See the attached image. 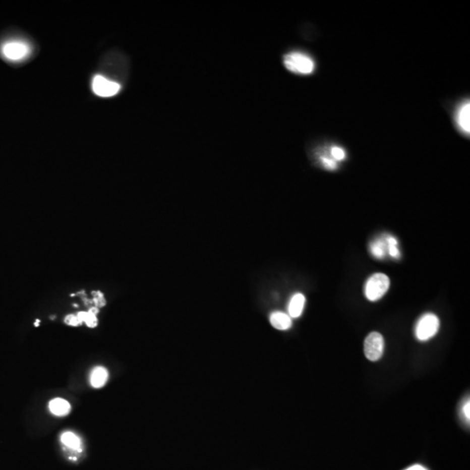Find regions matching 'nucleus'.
<instances>
[{
    "label": "nucleus",
    "instance_id": "17",
    "mask_svg": "<svg viewBox=\"0 0 470 470\" xmlns=\"http://www.w3.org/2000/svg\"><path fill=\"white\" fill-rule=\"evenodd\" d=\"M331 155L334 158V160H343L346 157V153L339 146H333L331 148Z\"/></svg>",
    "mask_w": 470,
    "mask_h": 470
},
{
    "label": "nucleus",
    "instance_id": "7",
    "mask_svg": "<svg viewBox=\"0 0 470 470\" xmlns=\"http://www.w3.org/2000/svg\"><path fill=\"white\" fill-rule=\"evenodd\" d=\"M270 322L273 327L279 330H287L292 327V319L282 312H273L270 315Z\"/></svg>",
    "mask_w": 470,
    "mask_h": 470
},
{
    "label": "nucleus",
    "instance_id": "13",
    "mask_svg": "<svg viewBox=\"0 0 470 470\" xmlns=\"http://www.w3.org/2000/svg\"><path fill=\"white\" fill-rule=\"evenodd\" d=\"M61 440L62 443L66 445L67 448H72V449H80V439L74 433H64L63 435H61Z\"/></svg>",
    "mask_w": 470,
    "mask_h": 470
},
{
    "label": "nucleus",
    "instance_id": "12",
    "mask_svg": "<svg viewBox=\"0 0 470 470\" xmlns=\"http://www.w3.org/2000/svg\"><path fill=\"white\" fill-rule=\"evenodd\" d=\"M99 313V308L92 307L87 312H80L77 316L81 322H85L89 327H95L98 325L97 315Z\"/></svg>",
    "mask_w": 470,
    "mask_h": 470
},
{
    "label": "nucleus",
    "instance_id": "16",
    "mask_svg": "<svg viewBox=\"0 0 470 470\" xmlns=\"http://www.w3.org/2000/svg\"><path fill=\"white\" fill-rule=\"evenodd\" d=\"M92 296H93V299H92V302L94 303L96 308H103L105 307V299L104 297V295L103 292H100V291H93L92 292Z\"/></svg>",
    "mask_w": 470,
    "mask_h": 470
},
{
    "label": "nucleus",
    "instance_id": "5",
    "mask_svg": "<svg viewBox=\"0 0 470 470\" xmlns=\"http://www.w3.org/2000/svg\"><path fill=\"white\" fill-rule=\"evenodd\" d=\"M120 90V84L107 80L101 75H97L92 80V91L99 97H112L116 95Z\"/></svg>",
    "mask_w": 470,
    "mask_h": 470
},
{
    "label": "nucleus",
    "instance_id": "3",
    "mask_svg": "<svg viewBox=\"0 0 470 470\" xmlns=\"http://www.w3.org/2000/svg\"><path fill=\"white\" fill-rule=\"evenodd\" d=\"M440 328L439 318L434 314L429 313L420 318L416 323V336L421 341L431 339L437 334Z\"/></svg>",
    "mask_w": 470,
    "mask_h": 470
},
{
    "label": "nucleus",
    "instance_id": "4",
    "mask_svg": "<svg viewBox=\"0 0 470 470\" xmlns=\"http://www.w3.org/2000/svg\"><path fill=\"white\" fill-rule=\"evenodd\" d=\"M384 339L380 333L373 332L366 338L364 342V352L367 359L371 362H377L381 359L384 352Z\"/></svg>",
    "mask_w": 470,
    "mask_h": 470
},
{
    "label": "nucleus",
    "instance_id": "10",
    "mask_svg": "<svg viewBox=\"0 0 470 470\" xmlns=\"http://www.w3.org/2000/svg\"><path fill=\"white\" fill-rule=\"evenodd\" d=\"M49 408L55 416H67L70 412L71 406L67 400L61 398H55L50 401Z\"/></svg>",
    "mask_w": 470,
    "mask_h": 470
},
{
    "label": "nucleus",
    "instance_id": "21",
    "mask_svg": "<svg viewBox=\"0 0 470 470\" xmlns=\"http://www.w3.org/2000/svg\"><path fill=\"white\" fill-rule=\"evenodd\" d=\"M406 470H427L425 467L421 466V465H415V466H412V467H408Z\"/></svg>",
    "mask_w": 470,
    "mask_h": 470
},
{
    "label": "nucleus",
    "instance_id": "9",
    "mask_svg": "<svg viewBox=\"0 0 470 470\" xmlns=\"http://www.w3.org/2000/svg\"><path fill=\"white\" fill-rule=\"evenodd\" d=\"M108 379V372L102 367H97L92 370L90 376V382L93 388H99L106 383Z\"/></svg>",
    "mask_w": 470,
    "mask_h": 470
},
{
    "label": "nucleus",
    "instance_id": "14",
    "mask_svg": "<svg viewBox=\"0 0 470 470\" xmlns=\"http://www.w3.org/2000/svg\"><path fill=\"white\" fill-rule=\"evenodd\" d=\"M385 248H387V243L383 240H378L370 245V251L372 254L378 259H382L385 256Z\"/></svg>",
    "mask_w": 470,
    "mask_h": 470
},
{
    "label": "nucleus",
    "instance_id": "11",
    "mask_svg": "<svg viewBox=\"0 0 470 470\" xmlns=\"http://www.w3.org/2000/svg\"><path fill=\"white\" fill-rule=\"evenodd\" d=\"M469 111V102H467V103H465L460 108L457 116V122L459 127H461V130L463 131L464 133L467 134H469L470 132Z\"/></svg>",
    "mask_w": 470,
    "mask_h": 470
},
{
    "label": "nucleus",
    "instance_id": "20",
    "mask_svg": "<svg viewBox=\"0 0 470 470\" xmlns=\"http://www.w3.org/2000/svg\"><path fill=\"white\" fill-rule=\"evenodd\" d=\"M469 410H470L469 400H467V401H466V402H465V404H464L463 407H462V413H463L464 418H465V419L466 420H467V422H469V417H470Z\"/></svg>",
    "mask_w": 470,
    "mask_h": 470
},
{
    "label": "nucleus",
    "instance_id": "15",
    "mask_svg": "<svg viewBox=\"0 0 470 470\" xmlns=\"http://www.w3.org/2000/svg\"><path fill=\"white\" fill-rule=\"evenodd\" d=\"M385 242L387 243V249H388V254L391 257L394 259H399L400 258V251L397 248L398 242L396 239L393 236H387L385 238Z\"/></svg>",
    "mask_w": 470,
    "mask_h": 470
},
{
    "label": "nucleus",
    "instance_id": "18",
    "mask_svg": "<svg viewBox=\"0 0 470 470\" xmlns=\"http://www.w3.org/2000/svg\"><path fill=\"white\" fill-rule=\"evenodd\" d=\"M65 322H66L67 325L73 326V327H77V326H80V325L82 324V322L80 321L79 317H78L77 315H67V317L65 318Z\"/></svg>",
    "mask_w": 470,
    "mask_h": 470
},
{
    "label": "nucleus",
    "instance_id": "6",
    "mask_svg": "<svg viewBox=\"0 0 470 470\" xmlns=\"http://www.w3.org/2000/svg\"><path fill=\"white\" fill-rule=\"evenodd\" d=\"M4 57L11 61H19L30 53V47L22 41H9L2 46Z\"/></svg>",
    "mask_w": 470,
    "mask_h": 470
},
{
    "label": "nucleus",
    "instance_id": "2",
    "mask_svg": "<svg viewBox=\"0 0 470 470\" xmlns=\"http://www.w3.org/2000/svg\"><path fill=\"white\" fill-rule=\"evenodd\" d=\"M390 286V280L384 273H375L365 285L366 297L371 302H376L384 296Z\"/></svg>",
    "mask_w": 470,
    "mask_h": 470
},
{
    "label": "nucleus",
    "instance_id": "8",
    "mask_svg": "<svg viewBox=\"0 0 470 470\" xmlns=\"http://www.w3.org/2000/svg\"><path fill=\"white\" fill-rule=\"evenodd\" d=\"M305 296L302 293H296L290 300L288 314L291 318H298L302 315L305 306Z\"/></svg>",
    "mask_w": 470,
    "mask_h": 470
},
{
    "label": "nucleus",
    "instance_id": "19",
    "mask_svg": "<svg viewBox=\"0 0 470 470\" xmlns=\"http://www.w3.org/2000/svg\"><path fill=\"white\" fill-rule=\"evenodd\" d=\"M321 161H322V164L324 165L326 168L329 169V170H334V169L336 168V162L334 159H329L327 157L322 156L321 157Z\"/></svg>",
    "mask_w": 470,
    "mask_h": 470
},
{
    "label": "nucleus",
    "instance_id": "1",
    "mask_svg": "<svg viewBox=\"0 0 470 470\" xmlns=\"http://www.w3.org/2000/svg\"><path fill=\"white\" fill-rule=\"evenodd\" d=\"M284 66L290 72L302 75L311 74L315 68V61L313 58L300 51H292L285 55Z\"/></svg>",
    "mask_w": 470,
    "mask_h": 470
}]
</instances>
